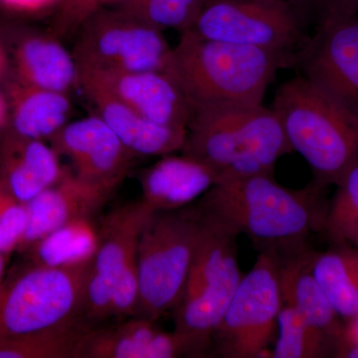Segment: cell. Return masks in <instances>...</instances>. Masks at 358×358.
<instances>
[{"label":"cell","mask_w":358,"mask_h":358,"mask_svg":"<svg viewBox=\"0 0 358 358\" xmlns=\"http://www.w3.org/2000/svg\"><path fill=\"white\" fill-rule=\"evenodd\" d=\"M324 189L315 182L292 189L259 174L220 181L195 203L238 236L246 235L261 252L282 256L305 249L308 236L324 228Z\"/></svg>","instance_id":"obj_1"},{"label":"cell","mask_w":358,"mask_h":358,"mask_svg":"<svg viewBox=\"0 0 358 358\" xmlns=\"http://www.w3.org/2000/svg\"><path fill=\"white\" fill-rule=\"evenodd\" d=\"M292 55L181 33L164 72L178 84L192 109L262 105L268 85Z\"/></svg>","instance_id":"obj_2"},{"label":"cell","mask_w":358,"mask_h":358,"mask_svg":"<svg viewBox=\"0 0 358 358\" xmlns=\"http://www.w3.org/2000/svg\"><path fill=\"white\" fill-rule=\"evenodd\" d=\"M181 152L210 167L220 182L273 176L278 160L293 148L275 110L262 103L193 110Z\"/></svg>","instance_id":"obj_3"},{"label":"cell","mask_w":358,"mask_h":358,"mask_svg":"<svg viewBox=\"0 0 358 358\" xmlns=\"http://www.w3.org/2000/svg\"><path fill=\"white\" fill-rule=\"evenodd\" d=\"M272 109L293 152L312 169L313 182L322 188L341 185L358 164V115L301 75L280 86Z\"/></svg>","instance_id":"obj_4"},{"label":"cell","mask_w":358,"mask_h":358,"mask_svg":"<svg viewBox=\"0 0 358 358\" xmlns=\"http://www.w3.org/2000/svg\"><path fill=\"white\" fill-rule=\"evenodd\" d=\"M154 209L143 200L115 207L98 226L84 292L83 319L98 327L103 320L134 317L138 310V246Z\"/></svg>","instance_id":"obj_5"},{"label":"cell","mask_w":358,"mask_h":358,"mask_svg":"<svg viewBox=\"0 0 358 358\" xmlns=\"http://www.w3.org/2000/svg\"><path fill=\"white\" fill-rule=\"evenodd\" d=\"M203 224V214L196 203L150 214L138 241L136 315L157 322L164 313L178 308Z\"/></svg>","instance_id":"obj_6"},{"label":"cell","mask_w":358,"mask_h":358,"mask_svg":"<svg viewBox=\"0 0 358 358\" xmlns=\"http://www.w3.org/2000/svg\"><path fill=\"white\" fill-rule=\"evenodd\" d=\"M91 260L57 267L33 264V267L2 284L0 338L84 320L85 285Z\"/></svg>","instance_id":"obj_7"},{"label":"cell","mask_w":358,"mask_h":358,"mask_svg":"<svg viewBox=\"0 0 358 358\" xmlns=\"http://www.w3.org/2000/svg\"><path fill=\"white\" fill-rule=\"evenodd\" d=\"M315 10L292 65L313 86L358 115V13L348 0H300Z\"/></svg>","instance_id":"obj_8"},{"label":"cell","mask_w":358,"mask_h":358,"mask_svg":"<svg viewBox=\"0 0 358 358\" xmlns=\"http://www.w3.org/2000/svg\"><path fill=\"white\" fill-rule=\"evenodd\" d=\"M282 306L279 256L263 251L242 277L229 307L212 336L225 358H257L267 352Z\"/></svg>","instance_id":"obj_9"},{"label":"cell","mask_w":358,"mask_h":358,"mask_svg":"<svg viewBox=\"0 0 358 358\" xmlns=\"http://www.w3.org/2000/svg\"><path fill=\"white\" fill-rule=\"evenodd\" d=\"M78 32V70L164 71L171 51L162 31L114 6L96 11Z\"/></svg>","instance_id":"obj_10"},{"label":"cell","mask_w":358,"mask_h":358,"mask_svg":"<svg viewBox=\"0 0 358 358\" xmlns=\"http://www.w3.org/2000/svg\"><path fill=\"white\" fill-rule=\"evenodd\" d=\"M301 6L289 0H216L192 26L203 38L293 55L303 42Z\"/></svg>","instance_id":"obj_11"},{"label":"cell","mask_w":358,"mask_h":358,"mask_svg":"<svg viewBox=\"0 0 358 358\" xmlns=\"http://www.w3.org/2000/svg\"><path fill=\"white\" fill-rule=\"evenodd\" d=\"M49 141L59 157L70 159L77 176L114 192L136 157L96 114L67 122Z\"/></svg>","instance_id":"obj_12"},{"label":"cell","mask_w":358,"mask_h":358,"mask_svg":"<svg viewBox=\"0 0 358 358\" xmlns=\"http://www.w3.org/2000/svg\"><path fill=\"white\" fill-rule=\"evenodd\" d=\"M79 84L108 92L155 124L187 131L192 106L164 71L78 70Z\"/></svg>","instance_id":"obj_13"},{"label":"cell","mask_w":358,"mask_h":358,"mask_svg":"<svg viewBox=\"0 0 358 358\" xmlns=\"http://www.w3.org/2000/svg\"><path fill=\"white\" fill-rule=\"evenodd\" d=\"M113 194L114 192L84 180L65 167L57 182L25 204L27 226L20 245L30 246L61 226L93 219Z\"/></svg>","instance_id":"obj_14"},{"label":"cell","mask_w":358,"mask_h":358,"mask_svg":"<svg viewBox=\"0 0 358 358\" xmlns=\"http://www.w3.org/2000/svg\"><path fill=\"white\" fill-rule=\"evenodd\" d=\"M196 357L192 345L176 331L166 333L155 320L134 317L87 333L79 358H176Z\"/></svg>","instance_id":"obj_15"},{"label":"cell","mask_w":358,"mask_h":358,"mask_svg":"<svg viewBox=\"0 0 358 358\" xmlns=\"http://www.w3.org/2000/svg\"><path fill=\"white\" fill-rule=\"evenodd\" d=\"M87 100L117 138L136 157H164L181 152L186 129L171 128L148 121L108 92L79 84Z\"/></svg>","instance_id":"obj_16"},{"label":"cell","mask_w":358,"mask_h":358,"mask_svg":"<svg viewBox=\"0 0 358 358\" xmlns=\"http://www.w3.org/2000/svg\"><path fill=\"white\" fill-rule=\"evenodd\" d=\"M65 167L44 141L23 138L9 129L0 143V183L26 204L57 182Z\"/></svg>","instance_id":"obj_17"},{"label":"cell","mask_w":358,"mask_h":358,"mask_svg":"<svg viewBox=\"0 0 358 358\" xmlns=\"http://www.w3.org/2000/svg\"><path fill=\"white\" fill-rule=\"evenodd\" d=\"M141 200L154 210L185 208L219 182L217 174L189 155H169L141 173Z\"/></svg>","instance_id":"obj_18"},{"label":"cell","mask_w":358,"mask_h":358,"mask_svg":"<svg viewBox=\"0 0 358 358\" xmlns=\"http://www.w3.org/2000/svg\"><path fill=\"white\" fill-rule=\"evenodd\" d=\"M307 249L279 256L282 303L291 306L331 339L336 348L345 324L334 312L310 268ZM334 357V355H333Z\"/></svg>","instance_id":"obj_19"},{"label":"cell","mask_w":358,"mask_h":358,"mask_svg":"<svg viewBox=\"0 0 358 358\" xmlns=\"http://www.w3.org/2000/svg\"><path fill=\"white\" fill-rule=\"evenodd\" d=\"M15 79L21 83L68 94L78 84V66L52 33L31 34L20 40L14 53Z\"/></svg>","instance_id":"obj_20"},{"label":"cell","mask_w":358,"mask_h":358,"mask_svg":"<svg viewBox=\"0 0 358 358\" xmlns=\"http://www.w3.org/2000/svg\"><path fill=\"white\" fill-rule=\"evenodd\" d=\"M10 131L23 138L50 140L67 124L69 96L21 83L14 79L7 87Z\"/></svg>","instance_id":"obj_21"},{"label":"cell","mask_w":358,"mask_h":358,"mask_svg":"<svg viewBox=\"0 0 358 358\" xmlns=\"http://www.w3.org/2000/svg\"><path fill=\"white\" fill-rule=\"evenodd\" d=\"M313 277L334 312L345 324L358 317V251L338 244L324 252L310 253Z\"/></svg>","instance_id":"obj_22"},{"label":"cell","mask_w":358,"mask_h":358,"mask_svg":"<svg viewBox=\"0 0 358 358\" xmlns=\"http://www.w3.org/2000/svg\"><path fill=\"white\" fill-rule=\"evenodd\" d=\"M91 329L79 320L46 331L0 338V358H79L82 341Z\"/></svg>","instance_id":"obj_23"},{"label":"cell","mask_w":358,"mask_h":358,"mask_svg":"<svg viewBox=\"0 0 358 358\" xmlns=\"http://www.w3.org/2000/svg\"><path fill=\"white\" fill-rule=\"evenodd\" d=\"M98 244V226L93 219L73 221L30 245L34 265H70L92 258Z\"/></svg>","instance_id":"obj_24"},{"label":"cell","mask_w":358,"mask_h":358,"mask_svg":"<svg viewBox=\"0 0 358 358\" xmlns=\"http://www.w3.org/2000/svg\"><path fill=\"white\" fill-rule=\"evenodd\" d=\"M272 357L319 358L334 355L331 339L291 306L282 303Z\"/></svg>","instance_id":"obj_25"},{"label":"cell","mask_w":358,"mask_h":358,"mask_svg":"<svg viewBox=\"0 0 358 358\" xmlns=\"http://www.w3.org/2000/svg\"><path fill=\"white\" fill-rule=\"evenodd\" d=\"M117 7L159 31L192 29L202 8V0H115Z\"/></svg>","instance_id":"obj_26"},{"label":"cell","mask_w":358,"mask_h":358,"mask_svg":"<svg viewBox=\"0 0 358 358\" xmlns=\"http://www.w3.org/2000/svg\"><path fill=\"white\" fill-rule=\"evenodd\" d=\"M322 229L338 244H350L358 234V164L336 186Z\"/></svg>","instance_id":"obj_27"},{"label":"cell","mask_w":358,"mask_h":358,"mask_svg":"<svg viewBox=\"0 0 358 358\" xmlns=\"http://www.w3.org/2000/svg\"><path fill=\"white\" fill-rule=\"evenodd\" d=\"M27 209L0 183V252L7 253L20 245L27 226Z\"/></svg>","instance_id":"obj_28"},{"label":"cell","mask_w":358,"mask_h":358,"mask_svg":"<svg viewBox=\"0 0 358 358\" xmlns=\"http://www.w3.org/2000/svg\"><path fill=\"white\" fill-rule=\"evenodd\" d=\"M115 0H63L54 13L53 34L57 37L77 32L87 20Z\"/></svg>","instance_id":"obj_29"},{"label":"cell","mask_w":358,"mask_h":358,"mask_svg":"<svg viewBox=\"0 0 358 358\" xmlns=\"http://www.w3.org/2000/svg\"><path fill=\"white\" fill-rule=\"evenodd\" d=\"M63 0H0V8L21 16L55 13Z\"/></svg>","instance_id":"obj_30"},{"label":"cell","mask_w":358,"mask_h":358,"mask_svg":"<svg viewBox=\"0 0 358 358\" xmlns=\"http://www.w3.org/2000/svg\"><path fill=\"white\" fill-rule=\"evenodd\" d=\"M343 338L358 343V317L352 322L345 324V331L341 334Z\"/></svg>","instance_id":"obj_31"},{"label":"cell","mask_w":358,"mask_h":358,"mask_svg":"<svg viewBox=\"0 0 358 358\" xmlns=\"http://www.w3.org/2000/svg\"><path fill=\"white\" fill-rule=\"evenodd\" d=\"M9 121V108L8 103L3 96L0 94V128Z\"/></svg>","instance_id":"obj_32"},{"label":"cell","mask_w":358,"mask_h":358,"mask_svg":"<svg viewBox=\"0 0 358 358\" xmlns=\"http://www.w3.org/2000/svg\"><path fill=\"white\" fill-rule=\"evenodd\" d=\"M7 66V60L6 56V52L2 48L1 44H0V76L4 74L6 72Z\"/></svg>","instance_id":"obj_33"},{"label":"cell","mask_w":358,"mask_h":358,"mask_svg":"<svg viewBox=\"0 0 358 358\" xmlns=\"http://www.w3.org/2000/svg\"><path fill=\"white\" fill-rule=\"evenodd\" d=\"M4 254L0 252V288L2 286V278H3L4 273Z\"/></svg>","instance_id":"obj_34"},{"label":"cell","mask_w":358,"mask_h":358,"mask_svg":"<svg viewBox=\"0 0 358 358\" xmlns=\"http://www.w3.org/2000/svg\"><path fill=\"white\" fill-rule=\"evenodd\" d=\"M350 244L352 245V246L355 247V248L357 249L358 251V234L357 235V236L353 238L352 241H350Z\"/></svg>","instance_id":"obj_35"},{"label":"cell","mask_w":358,"mask_h":358,"mask_svg":"<svg viewBox=\"0 0 358 358\" xmlns=\"http://www.w3.org/2000/svg\"><path fill=\"white\" fill-rule=\"evenodd\" d=\"M350 2V4L353 6V8L355 9V11L358 13V0H348Z\"/></svg>","instance_id":"obj_36"},{"label":"cell","mask_w":358,"mask_h":358,"mask_svg":"<svg viewBox=\"0 0 358 358\" xmlns=\"http://www.w3.org/2000/svg\"><path fill=\"white\" fill-rule=\"evenodd\" d=\"M212 1H216V0H202V2H203V6L205 4L209 3V2Z\"/></svg>","instance_id":"obj_37"}]
</instances>
